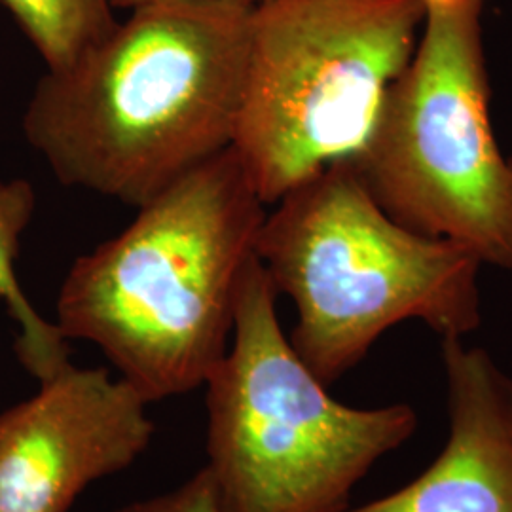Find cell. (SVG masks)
I'll return each mask as SVG.
<instances>
[{
	"mask_svg": "<svg viewBox=\"0 0 512 512\" xmlns=\"http://www.w3.org/2000/svg\"><path fill=\"white\" fill-rule=\"evenodd\" d=\"M37 209L33 184L25 179L0 181V302L18 325L16 353L38 384L71 363L69 340L29 302L16 274L23 232Z\"/></svg>",
	"mask_w": 512,
	"mask_h": 512,
	"instance_id": "9",
	"label": "cell"
},
{
	"mask_svg": "<svg viewBox=\"0 0 512 512\" xmlns=\"http://www.w3.org/2000/svg\"><path fill=\"white\" fill-rule=\"evenodd\" d=\"M488 0H425L418 46L349 158L385 213L512 270V158L490 120Z\"/></svg>",
	"mask_w": 512,
	"mask_h": 512,
	"instance_id": "5",
	"label": "cell"
},
{
	"mask_svg": "<svg viewBox=\"0 0 512 512\" xmlns=\"http://www.w3.org/2000/svg\"><path fill=\"white\" fill-rule=\"evenodd\" d=\"M110 2H112L114 10H126V12H129V10H133V8H137V6L145 4V2H150V0H110ZM232 2H238V4H243V6L253 8L260 0H232Z\"/></svg>",
	"mask_w": 512,
	"mask_h": 512,
	"instance_id": "12",
	"label": "cell"
},
{
	"mask_svg": "<svg viewBox=\"0 0 512 512\" xmlns=\"http://www.w3.org/2000/svg\"><path fill=\"white\" fill-rule=\"evenodd\" d=\"M256 255L232 340L205 382L207 469L224 512H346L374 465L418 429L406 403H338L291 346Z\"/></svg>",
	"mask_w": 512,
	"mask_h": 512,
	"instance_id": "4",
	"label": "cell"
},
{
	"mask_svg": "<svg viewBox=\"0 0 512 512\" xmlns=\"http://www.w3.org/2000/svg\"><path fill=\"white\" fill-rule=\"evenodd\" d=\"M255 253L277 294L293 302L291 346L325 385L399 323L421 321L442 338H465L482 321V262L454 241L391 219L349 160L275 202Z\"/></svg>",
	"mask_w": 512,
	"mask_h": 512,
	"instance_id": "3",
	"label": "cell"
},
{
	"mask_svg": "<svg viewBox=\"0 0 512 512\" xmlns=\"http://www.w3.org/2000/svg\"><path fill=\"white\" fill-rule=\"evenodd\" d=\"M249 6L150 0L73 63L46 71L23 135L63 186L139 209L232 148Z\"/></svg>",
	"mask_w": 512,
	"mask_h": 512,
	"instance_id": "1",
	"label": "cell"
},
{
	"mask_svg": "<svg viewBox=\"0 0 512 512\" xmlns=\"http://www.w3.org/2000/svg\"><path fill=\"white\" fill-rule=\"evenodd\" d=\"M266 207L236 150H224L74 260L57 329L101 349L150 404L200 389L230 346Z\"/></svg>",
	"mask_w": 512,
	"mask_h": 512,
	"instance_id": "2",
	"label": "cell"
},
{
	"mask_svg": "<svg viewBox=\"0 0 512 512\" xmlns=\"http://www.w3.org/2000/svg\"><path fill=\"white\" fill-rule=\"evenodd\" d=\"M448 439L403 488L346 512H512V376L465 338H442Z\"/></svg>",
	"mask_w": 512,
	"mask_h": 512,
	"instance_id": "8",
	"label": "cell"
},
{
	"mask_svg": "<svg viewBox=\"0 0 512 512\" xmlns=\"http://www.w3.org/2000/svg\"><path fill=\"white\" fill-rule=\"evenodd\" d=\"M425 0H260L232 148L266 205L365 145Z\"/></svg>",
	"mask_w": 512,
	"mask_h": 512,
	"instance_id": "6",
	"label": "cell"
},
{
	"mask_svg": "<svg viewBox=\"0 0 512 512\" xmlns=\"http://www.w3.org/2000/svg\"><path fill=\"white\" fill-rule=\"evenodd\" d=\"M116 512H224L213 484V476L202 467L179 488L167 494L135 501Z\"/></svg>",
	"mask_w": 512,
	"mask_h": 512,
	"instance_id": "11",
	"label": "cell"
},
{
	"mask_svg": "<svg viewBox=\"0 0 512 512\" xmlns=\"http://www.w3.org/2000/svg\"><path fill=\"white\" fill-rule=\"evenodd\" d=\"M148 401L107 368L73 363L0 414V512H69L129 469L154 437Z\"/></svg>",
	"mask_w": 512,
	"mask_h": 512,
	"instance_id": "7",
	"label": "cell"
},
{
	"mask_svg": "<svg viewBox=\"0 0 512 512\" xmlns=\"http://www.w3.org/2000/svg\"><path fill=\"white\" fill-rule=\"evenodd\" d=\"M46 65L59 71L116 27L110 0H0Z\"/></svg>",
	"mask_w": 512,
	"mask_h": 512,
	"instance_id": "10",
	"label": "cell"
}]
</instances>
